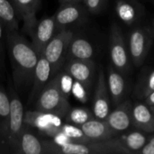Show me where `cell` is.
Here are the masks:
<instances>
[{
  "instance_id": "obj_18",
  "label": "cell",
  "mask_w": 154,
  "mask_h": 154,
  "mask_svg": "<svg viewBox=\"0 0 154 154\" xmlns=\"http://www.w3.org/2000/svg\"><path fill=\"white\" fill-rule=\"evenodd\" d=\"M41 0H12L19 18L23 21V30L30 34L37 23L36 13Z\"/></svg>"
},
{
  "instance_id": "obj_25",
  "label": "cell",
  "mask_w": 154,
  "mask_h": 154,
  "mask_svg": "<svg viewBox=\"0 0 154 154\" xmlns=\"http://www.w3.org/2000/svg\"><path fill=\"white\" fill-rule=\"evenodd\" d=\"M65 118L69 123L80 126L86 122L95 118V116L93 112L90 111L89 109L84 107H77V108H70Z\"/></svg>"
},
{
  "instance_id": "obj_24",
  "label": "cell",
  "mask_w": 154,
  "mask_h": 154,
  "mask_svg": "<svg viewBox=\"0 0 154 154\" xmlns=\"http://www.w3.org/2000/svg\"><path fill=\"white\" fill-rule=\"evenodd\" d=\"M18 18L12 1L0 0V23L5 31H17Z\"/></svg>"
},
{
  "instance_id": "obj_13",
  "label": "cell",
  "mask_w": 154,
  "mask_h": 154,
  "mask_svg": "<svg viewBox=\"0 0 154 154\" xmlns=\"http://www.w3.org/2000/svg\"><path fill=\"white\" fill-rule=\"evenodd\" d=\"M132 106L133 104L131 101L124 100L108 114L106 121L116 133L120 134L125 132L133 125Z\"/></svg>"
},
{
  "instance_id": "obj_22",
  "label": "cell",
  "mask_w": 154,
  "mask_h": 154,
  "mask_svg": "<svg viewBox=\"0 0 154 154\" xmlns=\"http://www.w3.org/2000/svg\"><path fill=\"white\" fill-rule=\"evenodd\" d=\"M153 91L154 69H152L151 67H145L139 75L134 93L137 98L144 100Z\"/></svg>"
},
{
  "instance_id": "obj_28",
  "label": "cell",
  "mask_w": 154,
  "mask_h": 154,
  "mask_svg": "<svg viewBox=\"0 0 154 154\" xmlns=\"http://www.w3.org/2000/svg\"><path fill=\"white\" fill-rule=\"evenodd\" d=\"M71 90L73 92V95L81 102H86L88 100V91L89 89H88L81 83L75 81V83H73Z\"/></svg>"
},
{
  "instance_id": "obj_8",
  "label": "cell",
  "mask_w": 154,
  "mask_h": 154,
  "mask_svg": "<svg viewBox=\"0 0 154 154\" xmlns=\"http://www.w3.org/2000/svg\"><path fill=\"white\" fill-rule=\"evenodd\" d=\"M110 95L108 91L106 75L103 67H100L95 88V93L93 97L92 112L95 118L100 120H106L108 114L110 113Z\"/></svg>"
},
{
  "instance_id": "obj_34",
  "label": "cell",
  "mask_w": 154,
  "mask_h": 154,
  "mask_svg": "<svg viewBox=\"0 0 154 154\" xmlns=\"http://www.w3.org/2000/svg\"><path fill=\"white\" fill-rule=\"evenodd\" d=\"M153 26H154V21H153Z\"/></svg>"
},
{
  "instance_id": "obj_26",
  "label": "cell",
  "mask_w": 154,
  "mask_h": 154,
  "mask_svg": "<svg viewBox=\"0 0 154 154\" xmlns=\"http://www.w3.org/2000/svg\"><path fill=\"white\" fill-rule=\"evenodd\" d=\"M60 132L64 134L70 141V143H92L83 133L80 126L72 125V124H67V125H61Z\"/></svg>"
},
{
  "instance_id": "obj_16",
  "label": "cell",
  "mask_w": 154,
  "mask_h": 154,
  "mask_svg": "<svg viewBox=\"0 0 154 154\" xmlns=\"http://www.w3.org/2000/svg\"><path fill=\"white\" fill-rule=\"evenodd\" d=\"M106 82L110 99L114 106H116L125 98L127 93V84L124 75L117 71L112 65L107 68Z\"/></svg>"
},
{
  "instance_id": "obj_6",
  "label": "cell",
  "mask_w": 154,
  "mask_h": 154,
  "mask_svg": "<svg viewBox=\"0 0 154 154\" xmlns=\"http://www.w3.org/2000/svg\"><path fill=\"white\" fill-rule=\"evenodd\" d=\"M154 32L149 27L139 26L131 31L129 35V55L133 64L141 67L150 51L153 41Z\"/></svg>"
},
{
  "instance_id": "obj_1",
  "label": "cell",
  "mask_w": 154,
  "mask_h": 154,
  "mask_svg": "<svg viewBox=\"0 0 154 154\" xmlns=\"http://www.w3.org/2000/svg\"><path fill=\"white\" fill-rule=\"evenodd\" d=\"M5 44L10 60L14 85L16 90L32 86L39 55L32 43L17 31H5Z\"/></svg>"
},
{
  "instance_id": "obj_12",
  "label": "cell",
  "mask_w": 154,
  "mask_h": 154,
  "mask_svg": "<svg viewBox=\"0 0 154 154\" xmlns=\"http://www.w3.org/2000/svg\"><path fill=\"white\" fill-rule=\"evenodd\" d=\"M115 9L119 20L128 26L138 23L145 13L143 5L138 0H116Z\"/></svg>"
},
{
  "instance_id": "obj_30",
  "label": "cell",
  "mask_w": 154,
  "mask_h": 154,
  "mask_svg": "<svg viewBox=\"0 0 154 154\" xmlns=\"http://www.w3.org/2000/svg\"><path fill=\"white\" fill-rule=\"evenodd\" d=\"M137 154H154V135L151 136Z\"/></svg>"
},
{
  "instance_id": "obj_4",
  "label": "cell",
  "mask_w": 154,
  "mask_h": 154,
  "mask_svg": "<svg viewBox=\"0 0 154 154\" xmlns=\"http://www.w3.org/2000/svg\"><path fill=\"white\" fill-rule=\"evenodd\" d=\"M74 36L70 29L57 32L43 50L42 55L51 66L52 76L57 74L66 61L69 44Z\"/></svg>"
},
{
  "instance_id": "obj_27",
  "label": "cell",
  "mask_w": 154,
  "mask_h": 154,
  "mask_svg": "<svg viewBox=\"0 0 154 154\" xmlns=\"http://www.w3.org/2000/svg\"><path fill=\"white\" fill-rule=\"evenodd\" d=\"M87 11L90 14H97L104 11L107 5V0H82Z\"/></svg>"
},
{
  "instance_id": "obj_23",
  "label": "cell",
  "mask_w": 154,
  "mask_h": 154,
  "mask_svg": "<svg viewBox=\"0 0 154 154\" xmlns=\"http://www.w3.org/2000/svg\"><path fill=\"white\" fill-rule=\"evenodd\" d=\"M10 103L8 93L0 86V146H6L9 128Z\"/></svg>"
},
{
  "instance_id": "obj_32",
  "label": "cell",
  "mask_w": 154,
  "mask_h": 154,
  "mask_svg": "<svg viewBox=\"0 0 154 154\" xmlns=\"http://www.w3.org/2000/svg\"><path fill=\"white\" fill-rule=\"evenodd\" d=\"M82 0H60V3H65V2H81Z\"/></svg>"
},
{
  "instance_id": "obj_10",
  "label": "cell",
  "mask_w": 154,
  "mask_h": 154,
  "mask_svg": "<svg viewBox=\"0 0 154 154\" xmlns=\"http://www.w3.org/2000/svg\"><path fill=\"white\" fill-rule=\"evenodd\" d=\"M24 124L28 126L35 127L40 132L52 138L60 133L61 126L59 116L37 110L24 113Z\"/></svg>"
},
{
  "instance_id": "obj_11",
  "label": "cell",
  "mask_w": 154,
  "mask_h": 154,
  "mask_svg": "<svg viewBox=\"0 0 154 154\" xmlns=\"http://www.w3.org/2000/svg\"><path fill=\"white\" fill-rule=\"evenodd\" d=\"M55 31V19L54 15L42 18L37 22L32 31L30 32L32 38V45L34 48L39 57L42 54L44 48L54 36Z\"/></svg>"
},
{
  "instance_id": "obj_31",
  "label": "cell",
  "mask_w": 154,
  "mask_h": 154,
  "mask_svg": "<svg viewBox=\"0 0 154 154\" xmlns=\"http://www.w3.org/2000/svg\"><path fill=\"white\" fill-rule=\"evenodd\" d=\"M144 103L147 104L150 106H154V91L152 92L145 99H144Z\"/></svg>"
},
{
  "instance_id": "obj_15",
  "label": "cell",
  "mask_w": 154,
  "mask_h": 154,
  "mask_svg": "<svg viewBox=\"0 0 154 154\" xmlns=\"http://www.w3.org/2000/svg\"><path fill=\"white\" fill-rule=\"evenodd\" d=\"M148 138L142 131H133L120 137H113L112 142L116 154H137Z\"/></svg>"
},
{
  "instance_id": "obj_29",
  "label": "cell",
  "mask_w": 154,
  "mask_h": 154,
  "mask_svg": "<svg viewBox=\"0 0 154 154\" xmlns=\"http://www.w3.org/2000/svg\"><path fill=\"white\" fill-rule=\"evenodd\" d=\"M5 50H6V44H5V29H4L2 23H0V69H3L5 68Z\"/></svg>"
},
{
  "instance_id": "obj_35",
  "label": "cell",
  "mask_w": 154,
  "mask_h": 154,
  "mask_svg": "<svg viewBox=\"0 0 154 154\" xmlns=\"http://www.w3.org/2000/svg\"><path fill=\"white\" fill-rule=\"evenodd\" d=\"M153 2H154V0H153Z\"/></svg>"
},
{
  "instance_id": "obj_5",
  "label": "cell",
  "mask_w": 154,
  "mask_h": 154,
  "mask_svg": "<svg viewBox=\"0 0 154 154\" xmlns=\"http://www.w3.org/2000/svg\"><path fill=\"white\" fill-rule=\"evenodd\" d=\"M8 97L10 103V116L6 148L9 152L16 153L19 137L25 125L24 110L23 106L14 88H9Z\"/></svg>"
},
{
  "instance_id": "obj_33",
  "label": "cell",
  "mask_w": 154,
  "mask_h": 154,
  "mask_svg": "<svg viewBox=\"0 0 154 154\" xmlns=\"http://www.w3.org/2000/svg\"><path fill=\"white\" fill-rule=\"evenodd\" d=\"M150 107H151V109L152 110V112L154 113V106H150Z\"/></svg>"
},
{
  "instance_id": "obj_19",
  "label": "cell",
  "mask_w": 154,
  "mask_h": 154,
  "mask_svg": "<svg viewBox=\"0 0 154 154\" xmlns=\"http://www.w3.org/2000/svg\"><path fill=\"white\" fill-rule=\"evenodd\" d=\"M133 125L144 134L154 133V113L145 103H135L132 106Z\"/></svg>"
},
{
  "instance_id": "obj_7",
  "label": "cell",
  "mask_w": 154,
  "mask_h": 154,
  "mask_svg": "<svg viewBox=\"0 0 154 154\" xmlns=\"http://www.w3.org/2000/svg\"><path fill=\"white\" fill-rule=\"evenodd\" d=\"M81 2L61 3L58 11L53 14L55 19V31L69 29V26L80 23L86 17V7Z\"/></svg>"
},
{
  "instance_id": "obj_20",
  "label": "cell",
  "mask_w": 154,
  "mask_h": 154,
  "mask_svg": "<svg viewBox=\"0 0 154 154\" xmlns=\"http://www.w3.org/2000/svg\"><path fill=\"white\" fill-rule=\"evenodd\" d=\"M85 135L91 142H98L110 139L118 134L110 128L106 120L93 118L80 125Z\"/></svg>"
},
{
  "instance_id": "obj_9",
  "label": "cell",
  "mask_w": 154,
  "mask_h": 154,
  "mask_svg": "<svg viewBox=\"0 0 154 154\" xmlns=\"http://www.w3.org/2000/svg\"><path fill=\"white\" fill-rule=\"evenodd\" d=\"M62 68L75 81L81 83L88 89L91 88L96 75V64L92 60H68Z\"/></svg>"
},
{
  "instance_id": "obj_21",
  "label": "cell",
  "mask_w": 154,
  "mask_h": 154,
  "mask_svg": "<svg viewBox=\"0 0 154 154\" xmlns=\"http://www.w3.org/2000/svg\"><path fill=\"white\" fill-rule=\"evenodd\" d=\"M94 53V47L87 39L74 35L68 47L66 60L72 59L91 60Z\"/></svg>"
},
{
  "instance_id": "obj_2",
  "label": "cell",
  "mask_w": 154,
  "mask_h": 154,
  "mask_svg": "<svg viewBox=\"0 0 154 154\" xmlns=\"http://www.w3.org/2000/svg\"><path fill=\"white\" fill-rule=\"evenodd\" d=\"M60 76L59 72L52 76L41 91L36 99V110L63 118L66 117L71 107L68 96L62 90Z\"/></svg>"
},
{
  "instance_id": "obj_17",
  "label": "cell",
  "mask_w": 154,
  "mask_h": 154,
  "mask_svg": "<svg viewBox=\"0 0 154 154\" xmlns=\"http://www.w3.org/2000/svg\"><path fill=\"white\" fill-rule=\"evenodd\" d=\"M51 77H52L51 66L49 63V61L46 60V58L42 54L39 57L38 63L36 65L33 74L32 90L29 96L30 103H32L37 99L39 94L46 86L48 81L51 79Z\"/></svg>"
},
{
  "instance_id": "obj_14",
  "label": "cell",
  "mask_w": 154,
  "mask_h": 154,
  "mask_svg": "<svg viewBox=\"0 0 154 154\" xmlns=\"http://www.w3.org/2000/svg\"><path fill=\"white\" fill-rule=\"evenodd\" d=\"M16 153L49 154V140H42L24 125L18 141Z\"/></svg>"
},
{
  "instance_id": "obj_3",
  "label": "cell",
  "mask_w": 154,
  "mask_h": 154,
  "mask_svg": "<svg viewBox=\"0 0 154 154\" xmlns=\"http://www.w3.org/2000/svg\"><path fill=\"white\" fill-rule=\"evenodd\" d=\"M109 54L112 66L123 75H126L131 69V58L122 29L116 23L110 27Z\"/></svg>"
}]
</instances>
